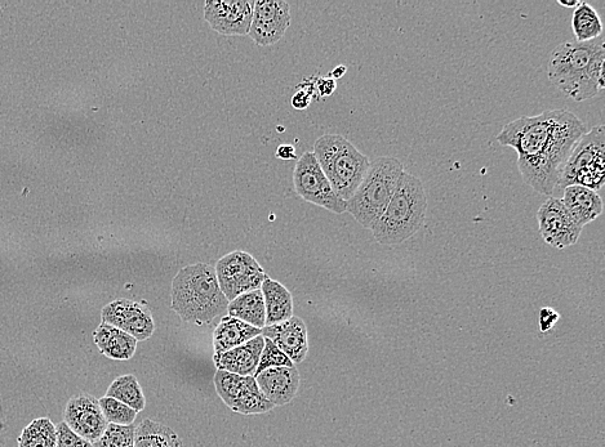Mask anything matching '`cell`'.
<instances>
[{
    "instance_id": "7",
    "label": "cell",
    "mask_w": 605,
    "mask_h": 447,
    "mask_svg": "<svg viewBox=\"0 0 605 447\" xmlns=\"http://www.w3.org/2000/svg\"><path fill=\"white\" fill-rule=\"evenodd\" d=\"M604 125L590 129L569 155L558 189L578 185L598 192L605 181Z\"/></svg>"
},
{
    "instance_id": "5",
    "label": "cell",
    "mask_w": 605,
    "mask_h": 447,
    "mask_svg": "<svg viewBox=\"0 0 605 447\" xmlns=\"http://www.w3.org/2000/svg\"><path fill=\"white\" fill-rule=\"evenodd\" d=\"M403 172L402 162L394 156L373 160L357 191L346 201V212L371 231L393 198Z\"/></svg>"
},
{
    "instance_id": "29",
    "label": "cell",
    "mask_w": 605,
    "mask_h": 447,
    "mask_svg": "<svg viewBox=\"0 0 605 447\" xmlns=\"http://www.w3.org/2000/svg\"><path fill=\"white\" fill-rule=\"evenodd\" d=\"M135 424L127 427L109 424L104 435L93 444V447H135Z\"/></svg>"
},
{
    "instance_id": "14",
    "label": "cell",
    "mask_w": 605,
    "mask_h": 447,
    "mask_svg": "<svg viewBox=\"0 0 605 447\" xmlns=\"http://www.w3.org/2000/svg\"><path fill=\"white\" fill-rule=\"evenodd\" d=\"M64 423L91 444H95L109 426L99 400L87 393L71 397L64 411Z\"/></svg>"
},
{
    "instance_id": "2",
    "label": "cell",
    "mask_w": 605,
    "mask_h": 447,
    "mask_svg": "<svg viewBox=\"0 0 605 447\" xmlns=\"http://www.w3.org/2000/svg\"><path fill=\"white\" fill-rule=\"evenodd\" d=\"M604 38L578 43L567 40L549 58L550 82L572 100H591L604 91Z\"/></svg>"
},
{
    "instance_id": "23",
    "label": "cell",
    "mask_w": 605,
    "mask_h": 447,
    "mask_svg": "<svg viewBox=\"0 0 605 447\" xmlns=\"http://www.w3.org/2000/svg\"><path fill=\"white\" fill-rule=\"evenodd\" d=\"M228 314L234 319L242 320L253 328L264 329L266 326V310L264 294L261 289L244 293L229 302Z\"/></svg>"
},
{
    "instance_id": "31",
    "label": "cell",
    "mask_w": 605,
    "mask_h": 447,
    "mask_svg": "<svg viewBox=\"0 0 605 447\" xmlns=\"http://www.w3.org/2000/svg\"><path fill=\"white\" fill-rule=\"evenodd\" d=\"M56 432V447H93L90 441L84 440L77 433L71 431L64 422L57 424Z\"/></svg>"
},
{
    "instance_id": "28",
    "label": "cell",
    "mask_w": 605,
    "mask_h": 447,
    "mask_svg": "<svg viewBox=\"0 0 605 447\" xmlns=\"http://www.w3.org/2000/svg\"><path fill=\"white\" fill-rule=\"evenodd\" d=\"M102 414L109 424H115V426L127 427L132 426L137 418V411L124 405L123 402L111 399V397H102L99 400Z\"/></svg>"
},
{
    "instance_id": "9",
    "label": "cell",
    "mask_w": 605,
    "mask_h": 447,
    "mask_svg": "<svg viewBox=\"0 0 605 447\" xmlns=\"http://www.w3.org/2000/svg\"><path fill=\"white\" fill-rule=\"evenodd\" d=\"M221 292L229 302L244 293L261 289L268 275L255 258L246 252H233L222 257L215 267Z\"/></svg>"
},
{
    "instance_id": "6",
    "label": "cell",
    "mask_w": 605,
    "mask_h": 447,
    "mask_svg": "<svg viewBox=\"0 0 605 447\" xmlns=\"http://www.w3.org/2000/svg\"><path fill=\"white\" fill-rule=\"evenodd\" d=\"M314 155L333 190L344 201L357 191L369 168V159L341 134H324L315 141Z\"/></svg>"
},
{
    "instance_id": "33",
    "label": "cell",
    "mask_w": 605,
    "mask_h": 447,
    "mask_svg": "<svg viewBox=\"0 0 605 447\" xmlns=\"http://www.w3.org/2000/svg\"><path fill=\"white\" fill-rule=\"evenodd\" d=\"M317 88L320 96H331L332 93L336 91V80L331 78L319 79Z\"/></svg>"
},
{
    "instance_id": "26",
    "label": "cell",
    "mask_w": 605,
    "mask_h": 447,
    "mask_svg": "<svg viewBox=\"0 0 605 447\" xmlns=\"http://www.w3.org/2000/svg\"><path fill=\"white\" fill-rule=\"evenodd\" d=\"M106 397L123 402L124 405L129 406L137 413L146 408L144 391H142L135 375L132 374L122 375V377L115 379L106 391Z\"/></svg>"
},
{
    "instance_id": "16",
    "label": "cell",
    "mask_w": 605,
    "mask_h": 447,
    "mask_svg": "<svg viewBox=\"0 0 605 447\" xmlns=\"http://www.w3.org/2000/svg\"><path fill=\"white\" fill-rule=\"evenodd\" d=\"M261 335L270 339L293 364H301L308 356V328L300 317L292 316L284 323L265 326Z\"/></svg>"
},
{
    "instance_id": "25",
    "label": "cell",
    "mask_w": 605,
    "mask_h": 447,
    "mask_svg": "<svg viewBox=\"0 0 605 447\" xmlns=\"http://www.w3.org/2000/svg\"><path fill=\"white\" fill-rule=\"evenodd\" d=\"M572 30L576 42L586 43L603 37V22L590 4L582 2L573 11Z\"/></svg>"
},
{
    "instance_id": "24",
    "label": "cell",
    "mask_w": 605,
    "mask_h": 447,
    "mask_svg": "<svg viewBox=\"0 0 605 447\" xmlns=\"http://www.w3.org/2000/svg\"><path fill=\"white\" fill-rule=\"evenodd\" d=\"M135 447H185L173 429L144 419L135 429Z\"/></svg>"
},
{
    "instance_id": "4",
    "label": "cell",
    "mask_w": 605,
    "mask_h": 447,
    "mask_svg": "<svg viewBox=\"0 0 605 447\" xmlns=\"http://www.w3.org/2000/svg\"><path fill=\"white\" fill-rule=\"evenodd\" d=\"M427 196L420 178L404 171L385 212L372 227L373 238L382 245H399L424 227Z\"/></svg>"
},
{
    "instance_id": "13",
    "label": "cell",
    "mask_w": 605,
    "mask_h": 447,
    "mask_svg": "<svg viewBox=\"0 0 605 447\" xmlns=\"http://www.w3.org/2000/svg\"><path fill=\"white\" fill-rule=\"evenodd\" d=\"M102 323L115 326L131 335L137 342L148 341L155 332L153 315L148 307L131 299H117L101 312Z\"/></svg>"
},
{
    "instance_id": "17",
    "label": "cell",
    "mask_w": 605,
    "mask_h": 447,
    "mask_svg": "<svg viewBox=\"0 0 605 447\" xmlns=\"http://www.w3.org/2000/svg\"><path fill=\"white\" fill-rule=\"evenodd\" d=\"M255 378L262 395L274 406L289 404L300 388V373L295 366L266 369Z\"/></svg>"
},
{
    "instance_id": "19",
    "label": "cell",
    "mask_w": 605,
    "mask_h": 447,
    "mask_svg": "<svg viewBox=\"0 0 605 447\" xmlns=\"http://www.w3.org/2000/svg\"><path fill=\"white\" fill-rule=\"evenodd\" d=\"M562 203L581 229L603 213V200L598 192L578 185L563 190Z\"/></svg>"
},
{
    "instance_id": "21",
    "label": "cell",
    "mask_w": 605,
    "mask_h": 447,
    "mask_svg": "<svg viewBox=\"0 0 605 447\" xmlns=\"http://www.w3.org/2000/svg\"><path fill=\"white\" fill-rule=\"evenodd\" d=\"M261 335V329L244 323L242 320L234 319L231 316L222 317L220 324L217 325L213 333V348L215 355L233 350L235 347L251 341V339Z\"/></svg>"
},
{
    "instance_id": "12",
    "label": "cell",
    "mask_w": 605,
    "mask_h": 447,
    "mask_svg": "<svg viewBox=\"0 0 605 447\" xmlns=\"http://www.w3.org/2000/svg\"><path fill=\"white\" fill-rule=\"evenodd\" d=\"M291 8L283 0H258L253 3L248 35L258 46L268 47L282 40L291 25Z\"/></svg>"
},
{
    "instance_id": "34",
    "label": "cell",
    "mask_w": 605,
    "mask_h": 447,
    "mask_svg": "<svg viewBox=\"0 0 605 447\" xmlns=\"http://www.w3.org/2000/svg\"><path fill=\"white\" fill-rule=\"evenodd\" d=\"M311 91L297 92L292 98V105L295 109L304 110L310 104Z\"/></svg>"
},
{
    "instance_id": "18",
    "label": "cell",
    "mask_w": 605,
    "mask_h": 447,
    "mask_svg": "<svg viewBox=\"0 0 605 447\" xmlns=\"http://www.w3.org/2000/svg\"><path fill=\"white\" fill-rule=\"evenodd\" d=\"M264 346L265 338L258 335L242 346L213 356V361H215L217 370L228 371V373L242 375V377H255Z\"/></svg>"
},
{
    "instance_id": "30",
    "label": "cell",
    "mask_w": 605,
    "mask_h": 447,
    "mask_svg": "<svg viewBox=\"0 0 605 447\" xmlns=\"http://www.w3.org/2000/svg\"><path fill=\"white\" fill-rule=\"evenodd\" d=\"M293 366L295 364L270 339L265 338L264 350H262L260 364H258L255 377L266 369L293 368Z\"/></svg>"
},
{
    "instance_id": "27",
    "label": "cell",
    "mask_w": 605,
    "mask_h": 447,
    "mask_svg": "<svg viewBox=\"0 0 605 447\" xmlns=\"http://www.w3.org/2000/svg\"><path fill=\"white\" fill-rule=\"evenodd\" d=\"M56 426L50 418H38L22 429L19 447H56Z\"/></svg>"
},
{
    "instance_id": "35",
    "label": "cell",
    "mask_w": 605,
    "mask_h": 447,
    "mask_svg": "<svg viewBox=\"0 0 605 447\" xmlns=\"http://www.w3.org/2000/svg\"><path fill=\"white\" fill-rule=\"evenodd\" d=\"M296 149L291 145H282L278 147L277 158L282 160H291L295 158Z\"/></svg>"
},
{
    "instance_id": "1",
    "label": "cell",
    "mask_w": 605,
    "mask_h": 447,
    "mask_svg": "<svg viewBox=\"0 0 605 447\" xmlns=\"http://www.w3.org/2000/svg\"><path fill=\"white\" fill-rule=\"evenodd\" d=\"M587 132V125L572 111L549 110L520 116L506 124L497 134V141L518 154L524 182L551 198L558 190L569 155Z\"/></svg>"
},
{
    "instance_id": "22",
    "label": "cell",
    "mask_w": 605,
    "mask_h": 447,
    "mask_svg": "<svg viewBox=\"0 0 605 447\" xmlns=\"http://www.w3.org/2000/svg\"><path fill=\"white\" fill-rule=\"evenodd\" d=\"M266 310V326L284 323L293 316V298L286 286L270 277L261 285Z\"/></svg>"
},
{
    "instance_id": "37",
    "label": "cell",
    "mask_w": 605,
    "mask_h": 447,
    "mask_svg": "<svg viewBox=\"0 0 605 447\" xmlns=\"http://www.w3.org/2000/svg\"><path fill=\"white\" fill-rule=\"evenodd\" d=\"M582 2H578V0H575V2H567V0H559L558 4L559 6H562L564 8H571V10H576V8L578 6H580Z\"/></svg>"
},
{
    "instance_id": "11",
    "label": "cell",
    "mask_w": 605,
    "mask_h": 447,
    "mask_svg": "<svg viewBox=\"0 0 605 447\" xmlns=\"http://www.w3.org/2000/svg\"><path fill=\"white\" fill-rule=\"evenodd\" d=\"M537 221L542 239L555 249H566L577 244L584 230L568 213L562 200L555 196L547 199L538 209Z\"/></svg>"
},
{
    "instance_id": "8",
    "label": "cell",
    "mask_w": 605,
    "mask_h": 447,
    "mask_svg": "<svg viewBox=\"0 0 605 447\" xmlns=\"http://www.w3.org/2000/svg\"><path fill=\"white\" fill-rule=\"evenodd\" d=\"M293 183L297 194L309 203L336 214L346 212V201L333 190L314 153H305L298 159Z\"/></svg>"
},
{
    "instance_id": "32",
    "label": "cell",
    "mask_w": 605,
    "mask_h": 447,
    "mask_svg": "<svg viewBox=\"0 0 605 447\" xmlns=\"http://www.w3.org/2000/svg\"><path fill=\"white\" fill-rule=\"evenodd\" d=\"M559 314L553 308H542L540 312L541 332H549L558 323Z\"/></svg>"
},
{
    "instance_id": "36",
    "label": "cell",
    "mask_w": 605,
    "mask_h": 447,
    "mask_svg": "<svg viewBox=\"0 0 605 447\" xmlns=\"http://www.w3.org/2000/svg\"><path fill=\"white\" fill-rule=\"evenodd\" d=\"M346 71H348V69H346L345 66H337L336 69L332 71L333 80L344 77Z\"/></svg>"
},
{
    "instance_id": "3",
    "label": "cell",
    "mask_w": 605,
    "mask_h": 447,
    "mask_svg": "<svg viewBox=\"0 0 605 447\" xmlns=\"http://www.w3.org/2000/svg\"><path fill=\"white\" fill-rule=\"evenodd\" d=\"M172 310L185 323L209 324L228 312L229 301L221 292L215 267L195 263L182 268L172 281Z\"/></svg>"
},
{
    "instance_id": "20",
    "label": "cell",
    "mask_w": 605,
    "mask_h": 447,
    "mask_svg": "<svg viewBox=\"0 0 605 447\" xmlns=\"http://www.w3.org/2000/svg\"><path fill=\"white\" fill-rule=\"evenodd\" d=\"M93 342L99 347L101 355L114 361L131 360L137 350L135 338L105 323H101L93 332Z\"/></svg>"
},
{
    "instance_id": "15",
    "label": "cell",
    "mask_w": 605,
    "mask_h": 447,
    "mask_svg": "<svg viewBox=\"0 0 605 447\" xmlns=\"http://www.w3.org/2000/svg\"><path fill=\"white\" fill-rule=\"evenodd\" d=\"M253 3L248 0H216L204 4V19L222 35H248Z\"/></svg>"
},
{
    "instance_id": "10",
    "label": "cell",
    "mask_w": 605,
    "mask_h": 447,
    "mask_svg": "<svg viewBox=\"0 0 605 447\" xmlns=\"http://www.w3.org/2000/svg\"><path fill=\"white\" fill-rule=\"evenodd\" d=\"M217 395L235 413L243 415L265 414L275 406L265 399L255 377H242L228 371L217 370L215 379Z\"/></svg>"
}]
</instances>
